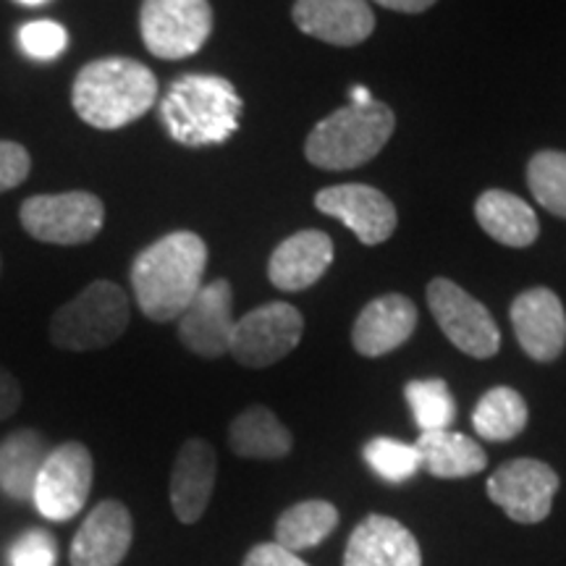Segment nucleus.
Returning a JSON list of instances; mask_svg holds the SVG:
<instances>
[{
  "instance_id": "f257e3e1",
  "label": "nucleus",
  "mask_w": 566,
  "mask_h": 566,
  "mask_svg": "<svg viewBox=\"0 0 566 566\" xmlns=\"http://www.w3.org/2000/svg\"><path fill=\"white\" fill-rule=\"evenodd\" d=\"M208 244L195 231H174L142 250L132 263V289L142 315L155 323L179 321L202 289Z\"/></svg>"
},
{
  "instance_id": "f03ea898",
  "label": "nucleus",
  "mask_w": 566,
  "mask_h": 566,
  "mask_svg": "<svg viewBox=\"0 0 566 566\" xmlns=\"http://www.w3.org/2000/svg\"><path fill=\"white\" fill-rule=\"evenodd\" d=\"M158 101V80L134 59H97L76 74L71 105L95 129H122L145 116Z\"/></svg>"
},
{
  "instance_id": "7ed1b4c3",
  "label": "nucleus",
  "mask_w": 566,
  "mask_h": 566,
  "mask_svg": "<svg viewBox=\"0 0 566 566\" xmlns=\"http://www.w3.org/2000/svg\"><path fill=\"white\" fill-rule=\"evenodd\" d=\"M239 116L242 97L216 74H184L160 101V122L168 137L184 147L223 145L237 134Z\"/></svg>"
},
{
  "instance_id": "20e7f679",
  "label": "nucleus",
  "mask_w": 566,
  "mask_h": 566,
  "mask_svg": "<svg viewBox=\"0 0 566 566\" xmlns=\"http://www.w3.org/2000/svg\"><path fill=\"white\" fill-rule=\"evenodd\" d=\"M394 111L386 103L346 105L323 118L304 142V155L323 171H349L365 166L391 139Z\"/></svg>"
},
{
  "instance_id": "39448f33",
  "label": "nucleus",
  "mask_w": 566,
  "mask_h": 566,
  "mask_svg": "<svg viewBox=\"0 0 566 566\" xmlns=\"http://www.w3.org/2000/svg\"><path fill=\"white\" fill-rule=\"evenodd\" d=\"M129 296L118 283L95 281L55 310L51 342L66 352L105 349L129 328Z\"/></svg>"
},
{
  "instance_id": "423d86ee",
  "label": "nucleus",
  "mask_w": 566,
  "mask_h": 566,
  "mask_svg": "<svg viewBox=\"0 0 566 566\" xmlns=\"http://www.w3.org/2000/svg\"><path fill=\"white\" fill-rule=\"evenodd\" d=\"M19 221L32 239L45 244L76 247L97 237L105 223V208L97 195L63 192L27 197Z\"/></svg>"
},
{
  "instance_id": "0eeeda50",
  "label": "nucleus",
  "mask_w": 566,
  "mask_h": 566,
  "mask_svg": "<svg viewBox=\"0 0 566 566\" xmlns=\"http://www.w3.org/2000/svg\"><path fill=\"white\" fill-rule=\"evenodd\" d=\"M142 42L163 61L195 55L212 32L208 0H142Z\"/></svg>"
},
{
  "instance_id": "6e6552de",
  "label": "nucleus",
  "mask_w": 566,
  "mask_h": 566,
  "mask_svg": "<svg viewBox=\"0 0 566 566\" xmlns=\"http://www.w3.org/2000/svg\"><path fill=\"white\" fill-rule=\"evenodd\" d=\"M92 478H95V464L87 446L80 441L55 446L34 483L32 504L48 522L74 520L87 504Z\"/></svg>"
},
{
  "instance_id": "1a4fd4ad",
  "label": "nucleus",
  "mask_w": 566,
  "mask_h": 566,
  "mask_svg": "<svg viewBox=\"0 0 566 566\" xmlns=\"http://www.w3.org/2000/svg\"><path fill=\"white\" fill-rule=\"evenodd\" d=\"M302 334L304 317L294 304L268 302L239 317L233 325L229 354L239 365L260 370L289 357L300 346Z\"/></svg>"
},
{
  "instance_id": "9d476101",
  "label": "nucleus",
  "mask_w": 566,
  "mask_h": 566,
  "mask_svg": "<svg viewBox=\"0 0 566 566\" xmlns=\"http://www.w3.org/2000/svg\"><path fill=\"white\" fill-rule=\"evenodd\" d=\"M428 304L438 328L459 352L475 359L495 357L501 346V334L483 302L467 294L454 281L433 279L428 286Z\"/></svg>"
},
{
  "instance_id": "9b49d317",
  "label": "nucleus",
  "mask_w": 566,
  "mask_h": 566,
  "mask_svg": "<svg viewBox=\"0 0 566 566\" xmlns=\"http://www.w3.org/2000/svg\"><path fill=\"white\" fill-rule=\"evenodd\" d=\"M558 485L562 483L554 467L541 459L520 457L501 464L488 478L485 493L516 525H537L554 509Z\"/></svg>"
},
{
  "instance_id": "f8f14e48",
  "label": "nucleus",
  "mask_w": 566,
  "mask_h": 566,
  "mask_svg": "<svg viewBox=\"0 0 566 566\" xmlns=\"http://www.w3.org/2000/svg\"><path fill=\"white\" fill-rule=\"evenodd\" d=\"M315 208L342 221L367 247L384 244L399 223L394 202L367 184H338L321 189L315 195Z\"/></svg>"
},
{
  "instance_id": "ddd939ff",
  "label": "nucleus",
  "mask_w": 566,
  "mask_h": 566,
  "mask_svg": "<svg viewBox=\"0 0 566 566\" xmlns=\"http://www.w3.org/2000/svg\"><path fill=\"white\" fill-rule=\"evenodd\" d=\"M233 292L226 279L202 283L200 292L179 317V338L189 352L205 359H218L231 349Z\"/></svg>"
},
{
  "instance_id": "4468645a",
  "label": "nucleus",
  "mask_w": 566,
  "mask_h": 566,
  "mask_svg": "<svg viewBox=\"0 0 566 566\" xmlns=\"http://www.w3.org/2000/svg\"><path fill=\"white\" fill-rule=\"evenodd\" d=\"M514 336L535 363H554L566 349V313L558 296L546 286L522 292L512 302Z\"/></svg>"
},
{
  "instance_id": "2eb2a0df",
  "label": "nucleus",
  "mask_w": 566,
  "mask_h": 566,
  "mask_svg": "<svg viewBox=\"0 0 566 566\" xmlns=\"http://www.w3.org/2000/svg\"><path fill=\"white\" fill-rule=\"evenodd\" d=\"M134 522L122 501L105 499L87 514L69 548L71 566H118L129 554Z\"/></svg>"
},
{
  "instance_id": "dca6fc26",
  "label": "nucleus",
  "mask_w": 566,
  "mask_h": 566,
  "mask_svg": "<svg viewBox=\"0 0 566 566\" xmlns=\"http://www.w3.org/2000/svg\"><path fill=\"white\" fill-rule=\"evenodd\" d=\"M344 566H422V551L405 522L370 514L352 530Z\"/></svg>"
},
{
  "instance_id": "f3484780",
  "label": "nucleus",
  "mask_w": 566,
  "mask_h": 566,
  "mask_svg": "<svg viewBox=\"0 0 566 566\" xmlns=\"http://www.w3.org/2000/svg\"><path fill=\"white\" fill-rule=\"evenodd\" d=\"M292 17L304 34L338 48L359 45L375 30L367 0H296Z\"/></svg>"
},
{
  "instance_id": "a211bd4d",
  "label": "nucleus",
  "mask_w": 566,
  "mask_h": 566,
  "mask_svg": "<svg viewBox=\"0 0 566 566\" xmlns=\"http://www.w3.org/2000/svg\"><path fill=\"white\" fill-rule=\"evenodd\" d=\"M218 475L216 449L202 438H189L176 454L171 470V506L181 525L202 520Z\"/></svg>"
},
{
  "instance_id": "6ab92c4d",
  "label": "nucleus",
  "mask_w": 566,
  "mask_h": 566,
  "mask_svg": "<svg viewBox=\"0 0 566 566\" xmlns=\"http://www.w3.org/2000/svg\"><path fill=\"white\" fill-rule=\"evenodd\" d=\"M417 328V307L405 294H386L373 300L357 315L352 344L363 357H384L409 342Z\"/></svg>"
},
{
  "instance_id": "aec40b11",
  "label": "nucleus",
  "mask_w": 566,
  "mask_h": 566,
  "mask_svg": "<svg viewBox=\"0 0 566 566\" xmlns=\"http://www.w3.org/2000/svg\"><path fill=\"white\" fill-rule=\"evenodd\" d=\"M331 263H334V242L328 233L307 229L275 247L268 263V279L281 292H304L323 279Z\"/></svg>"
},
{
  "instance_id": "412c9836",
  "label": "nucleus",
  "mask_w": 566,
  "mask_h": 566,
  "mask_svg": "<svg viewBox=\"0 0 566 566\" xmlns=\"http://www.w3.org/2000/svg\"><path fill=\"white\" fill-rule=\"evenodd\" d=\"M475 218L488 237L504 247H530L541 233L535 210L530 202L504 189H488L478 197Z\"/></svg>"
},
{
  "instance_id": "4be33fe9",
  "label": "nucleus",
  "mask_w": 566,
  "mask_h": 566,
  "mask_svg": "<svg viewBox=\"0 0 566 566\" xmlns=\"http://www.w3.org/2000/svg\"><path fill=\"white\" fill-rule=\"evenodd\" d=\"M51 454V443L40 430L21 428L0 443V491L11 501H32L34 483Z\"/></svg>"
},
{
  "instance_id": "5701e85b",
  "label": "nucleus",
  "mask_w": 566,
  "mask_h": 566,
  "mask_svg": "<svg viewBox=\"0 0 566 566\" xmlns=\"http://www.w3.org/2000/svg\"><path fill=\"white\" fill-rule=\"evenodd\" d=\"M420 467L428 475L441 480H462L483 472L488 467V454L483 446L454 430H433L417 438Z\"/></svg>"
},
{
  "instance_id": "b1692460",
  "label": "nucleus",
  "mask_w": 566,
  "mask_h": 566,
  "mask_svg": "<svg viewBox=\"0 0 566 566\" xmlns=\"http://www.w3.org/2000/svg\"><path fill=\"white\" fill-rule=\"evenodd\" d=\"M229 446L242 459H283L294 449V436L268 407H247L229 424Z\"/></svg>"
},
{
  "instance_id": "393cba45",
  "label": "nucleus",
  "mask_w": 566,
  "mask_h": 566,
  "mask_svg": "<svg viewBox=\"0 0 566 566\" xmlns=\"http://www.w3.org/2000/svg\"><path fill=\"white\" fill-rule=\"evenodd\" d=\"M336 527L338 509L331 504V501L310 499L289 506L286 512L275 520L273 535L279 546L300 554V551L315 548L317 543H323Z\"/></svg>"
},
{
  "instance_id": "a878e982",
  "label": "nucleus",
  "mask_w": 566,
  "mask_h": 566,
  "mask_svg": "<svg viewBox=\"0 0 566 566\" xmlns=\"http://www.w3.org/2000/svg\"><path fill=\"white\" fill-rule=\"evenodd\" d=\"M527 401L522 399L520 391L509 386H495L491 391H485L480 396L475 412H472L475 433L495 443L512 441V438L520 436L527 428Z\"/></svg>"
},
{
  "instance_id": "bb28decb",
  "label": "nucleus",
  "mask_w": 566,
  "mask_h": 566,
  "mask_svg": "<svg viewBox=\"0 0 566 566\" xmlns=\"http://www.w3.org/2000/svg\"><path fill=\"white\" fill-rule=\"evenodd\" d=\"M405 396L412 407L415 422L422 433H433V430H449L457 417L454 396H451L446 380H409L405 386Z\"/></svg>"
},
{
  "instance_id": "cd10ccee",
  "label": "nucleus",
  "mask_w": 566,
  "mask_h": 566,
  "mask_svg": "<svg viewBox=\"0 0 566 566\" xmlns=\"http://www.w3.org/2000/svg\"><path fill=\"white\" fill-rule=\"evenodd\" d=\"M527 187L535 202L566 218V153L543 150L527 163Z\"/></svg>"
},
{
  "instance_id": "c85d7f7f",
  "label": "nucleus",
  "mask_w": 566,
  "mask_h": 566,
  "mask_svg": "<svg viewBox=\"0 0 566 566\" xmlns=\"http://www.w3.org/2000/svg\"><path fill=\"white\" fill-rule=\"evenodd\" d=\"M365 462L373 467L375 475H380L388 483H405L415 478L420 467V451L415 443H401L394 438H373L363 449Z\"/></svg>"
},
{
  "instance_id": "c756f323",
  "label": "nucleus",
  "mask_w": 566,
  "mask_h": 566,
  "mask_svg": "<svg viewBox=\"0 0 566 566\" xmlns=\"http://www.w3.org/2000/svg\"><path fill=\"white\" fill-rule=\"evenodd\" d=\"M19 48L32 61H55L69 48V32L59 21H30L19 30Z\"/></svg>"
},
{
  "instance_id": "7c9ffc66",
  "label": "nucleus",
  "mask_w": 566,
  "mask_h": 566,
  "mask_svg": "<svg viewBox=\"0 0 566 566\" xmlns=\"http://www.w3.org/2000/svg\"><path fill=\"white\" fill-rule=\"evenodd\" d=\"M55 558H59V543L48 530H27L9 551L11 566H55Z\"/></svg>"
},
{
  "instance_id": "2f4dec72",
  "label": "nucleus",
  "mask_w": 566,
  "mask_h": 566,
  "mask_svg": "<svg viewBox=\"0 0 566 566\" xmlns=\"http://www.w3.org/2000/svg\"><path fill=\"white\" fill-rule=\"evenodd\" d=\"M32 171V158L27 147L19 142L0 139V195L11 192L19 184H24L27 176Z\"/></svg>"
},
{
  "instance_id": "473e14b6",
  "label": "nucleus",
  "mask_w": 566,
  "mask_h": 566,
  "mask_svg": "<svg viewBox=\"0 0 566 566\" xmlns=\"http://www.w3.org/2000/svg\"><path fill=\"white\" fill-rule=\"evenodd\" d=\"M242 566H310V564H304L300 554L286 551L273 541V543H258V546L250 548V554L244 556Z\"/></svg>"
},
{
  "instance_id": "72a5a7b5",
  "label": "nucleus",
  "mask_w": 566,
  "mask_h": 566,
  "mask_svg": "<svg viewBox=\"0 0 566 566\" xmlns=\"http://www.w3.org/2000/svg\"><path fill=\"white\" fill-rule=\"evenodd\" d=\"M21 399H24V396H21L19 380L0 365V420H9L11 415H17Z\"/></svg>"
},
{
  "instance_id": "f704fd0d",
  "label": "nucleus",
  "mask_w": 566,
  "mask_h": 566,
  "mask_svg": "<svg viewBox=\"0 0 566 566\" xmlns=\"http://www.w3.org/2000/svg\"><path fill=\"white\" fill-rule=\"evenodd\" d=\"M375 3L399 13H420L424 9H430L433 3H438V0H375Z\"/></svg>"
},
{
  "instance_id": "c9c22d12",
  "label": "nucleus",
  "mask_w": 566,
  "mask_h": 566,
  "mask_svg": "<svg viewBox=\"0 0 566 566\" xmlns=\"http://www.w3.org/2000/svg\"><path fill=\"white\" fill-rule=\"evenodd\" d=\"M373 97H370V90L367 87H354L352 90V105H370Z\"/></svg>"
},
{
  "instance_id": "e433bc0d",
  "label": "nucleus",
  "mask_w": 566,
  "mask_h": 566,
  "mask_svg": "<svg viewBox=\"0 0 566 566\" xmlns=\"http://www.w3.org/2000/svg\"><path fill=\"white\" fill-rule=\"evenodd\" d=\"M17 3H21V6H42V3H48V0H17Z\"/></svg>"
}]
</instances>
